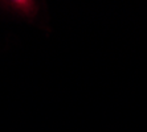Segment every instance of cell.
<instances>
[{
    "label": "cell",
    "instance_id": "1",
    "mask_svg": "<svg viewBox=\"0 0 147 132\" xmlns=\"http://www.w3.org/2000/svg\"><path fill=\"white\" fill-rule=\"evenodd\" d=\"M1 5L27 17H33L37 12V4L34 1H9L1 3Z\"/></svg>",
    "mask_w": 147,
    "mask_h": 132
}]
</instances>
